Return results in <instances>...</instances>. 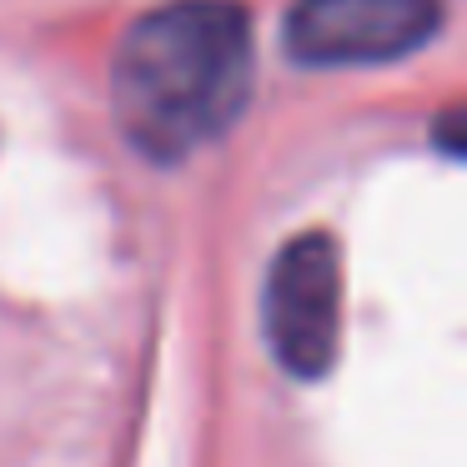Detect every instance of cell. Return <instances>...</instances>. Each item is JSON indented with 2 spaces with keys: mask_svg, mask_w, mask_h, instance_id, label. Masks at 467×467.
Listing matches in <instances>:
<instances>
[{
  "mask_svg": "<svg viewBox=\"0 0 467 467\" xmlns=\"http://www.w3.org/2000/svg\"><path fill=\"white\" fill-rule=\"evenodd\" d=\"M252 91V21L236 0H166L126 31L111 106L131 146L182 161L236 121Z\"/></svg>",
  "mask_w": 467,
  "mask_h": 467,
  "instance_id": "1",
  "label": "cell"
},
{
  "mask_svg": "<svg viewBox=\"0 0 467 467\" xmlns=\"http://www.w3.org/2000/svg\"><path fill=\"white\" fill-rule=\"evenodd\" d=\"M442 26V0H296L286 51L306 66H377L412 56Z\"/></svg>",
  "mask_w": 467,
  "mask_h": 467,
  "instance_id": "3",
  "label": "cell"
},
{
  "mask_svg": "<svg viewBox=\"0 0 467 467\" xmlns=\"http://www.w3.org/2000/svg\"><path fill=\"white\" fill-rule=\"evenodd\" d=\"M266 342L292 377H322L342 337V262L332 236L306 232L276 252L266 272Z\"/></svg>",
  "mask_w": 467,
  "mask_h": 467,
  "instance_id": "2",
  "label": "cell"
}]
</instances>
